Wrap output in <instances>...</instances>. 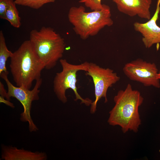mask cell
I'll return each instance as SVG.
<instances>
[{
	"mask_svg": "<svg viewBox=\"0 0 160 160\" xmlns=\"http://www.w3.org/2000/svg\"><path fill=\"white\" fill-rule=\"evenodd\" d=\"M59 62L62 67V71L57 73L53 82V90L58 99L63 103L67 101L66 92L68 89H72L76 97L75 100H80L81 103L87 106L91 105L92 101L89 98H83L77 91L76 86L78 71H86L89 62H85L78 65L69 63L65 59H60Z\"/></svg>",
	"mask_w": 160,
	"mask_h": 160,
	"instance_id": "cell-5",
	"label": "cell"
},
{
	"mask_svg": "<svg viewBox=\"0 0 160 160\" xmlns=\"http://www.w3.org/2000/svg\"><path fill=\"white\" fill-rule=\"evenodd\" d=\"M158 78L160 80V71L158 72Z\"/></svg>",
	"mask_w": 160,
	"mask_h": 160,
	"instance_id": "cell-19",
	"label": "cell"
},
{
	"mask_svg": "<svg viewBox=\"0 0 160 160\" xmlns=\"http://www.w3.org/2000/svg\"><path fill=\"white\" fill-rule=\"evenodd\" d=\"M12 0H0V17L5 20V14Z\"/></svg>",
	"mask_w": 160,
	"mask_h": 160,
	"instance_id": "cell-16",
	"label": "cell"
},
{
	"mask_svg": "<svg viewBox=\"0 0 160 160\" xmlns=\"http://www.w3.org/2000/svg\"><path fill=\"white\" fill-rule=\"evenodd\" d=\"M68 18L75 32L83 40L96 35L104 27L111 26L113 23L110 7L105 4L101 9L89 12H86L82 6L72 7L69 10Z\"/></svg>",
	"mask_w": 160,
	"mask_h": 160,
	"instance_id": "cell-3",
	"label": "cell"
},
{
	"mask_svg": "<svg viewBox=\"0 0 160 160\" xmlns=\"http://www.w3.org/2000/svg\"><path fill=\"white\" fill-rule=\"evenodd\" d=\"M13 52L8 50L7 47L4 35L2 31H0V74L2 72L8 73L6 67L7 59L10 58Z\"/></svg>",
	"mask_w": 160,
	"mask_h": 160,
	"instance_id": "cell-12",
	"label": "cell"
},
{
	"mask_svg": "<svg viewBox=\"0 0 160 160\" xmlns=\"http://www.w3.org/2000/svg\"><path fill=\"white\" fill-rule=\"evenodd\" d=\"M0 94L1 97L4 98H6L7 100H10V99L8 97L7 92H6L4 85L1 81L0 82Z\"/></svg>",
	"mask_w": 160,
	"mask_h": 160,
	"instance_id": "cell-17",
	"label": "cell"
},
{
	"mask_svg": "<svg viewBox=\"0 0 160 160\" xmlns=\"http://www.w3.org/2000/svg\"><path fill=\"white\" fill-rule=\"evenodd\" d=\"M15 1L12 0L5 14V19L13 27L20 28L21 25V18L16 6Z\"/></svg>",
	"mask_w": 160,
	"mask_h": 160,
	"instance_id": "cell-13",
	"label": "cell"
},
{
	"mask_svg": "<svg viewBox=\"0 0 160 160\" xmlns=\"http://www.w3.org/2000/svg\"><path fill=\"white\" fill-rule=\"evenodd\" d=\"M119 11L130 17L137 16L148 20L151 18L152 0H113Z\"/></svg>",
	"mask_w": 160,
	"mask_h": 160,
	"instance_id": "cell-10",
	"label": "cell"
},
{
	"mask_svg": "<svg viewBox=\"0 0 160 160\" xmlns=\"http://www.w3.org/2000/svg\"><path fill=\"white\" fill-rule=\"evenodd\" d=\"M79 2L84 4L92 11L100 10L104 6V4L101 3V0H80Z\"/></svg>",
	"mask_w": 160,
	"mask_h": 160,
	"instance_id": "cell-15",
	"label": "cell"
},
{
	"mask_svg": "<svg viewBox=\"0 0 160 160\" xmlns=\"http://www.w3.org/2000/svg\"><path fill=\"white\" fill-rule=\"evenodd\" d=\"M143 100L140 92L128 84L125 89L119 90L114 96L115 105L109 112L108 123L119 126L124 133L129 130L137 132L141 124L138 108Z\"/></svg>",
	"mask_w": 160,
	"mask_h": 160,
	"instance_id": "cell-1",
	"label": "cell"
},
{
	"mask_svg": "<svg viewBox=\"0 0 160 160\" xmlns=\"http://www.w3.org/2000/svg\"><path fill=\"white\" fill-rule=\"evenodd\" d=\"M1 159L4 160H46L47 156L44 152H33L3 145H1Z\"/></svg>",
	"mask_w": 160,
	"mask_h": 160,
	"instance_id": "cell-11",
	"label": "cell"
},
{
	"mask_svg": "<svg viewBox=\"0 0 160 160\" xmlns=\"http://www.w3.org/2000/svg\"><path fill=\"white\" fill-rule=\"evenodd\" d=\"M8 73L2 72L0 74L1 77L5 81L7 87V93L8 97L16 98L21 103L23 108V111L20 114V120L23 122H28L29 131L36 132L39 129L34 123L31 115V110L33 101L39 99V88L42 83L41 78L36 80L32 90L23 87H15L10 81L8 78Z\"/></svg>",
	"mask_w": 160,
	"mask_h": 160,
	"instance_id": "cell-6",
	"label": "cell"
},
{
	"mask_svg": "<svg viewBox=\"0 0 160 160\" xmlns=\"http://www.w3.org/2000/svg\"><path fill=\"white\" fill-rule=\"evenodd\" d=\"M29 40L45 68H53L62 59L65 44L64 39L53 28L43 26L39 31L32 30Z\"/></svg>",
	"mask_w": 160,
	"mask_h": 160,
	"instance_id": "cell-4",
	"label": "cell"
},
{
	"mask_svg": "<svg viewBox=\"0 0 160 160\" xmlns=\"http://www.w3.org/2000/svg\"><path fill=\"white\" fill-rule=\"evenodd\" d=\"M86 75L91 77L94 84L95 99L90 108L91 113L96 110L97 103L102 97L105 102H107V92L109 88L119 81L120 77L113 71L109 68L100 67L95 63L89 62Z\"/></svg>",
	"mask_w": 160,
	"mask_h": 160,
	"instance_id": "cell-7",
	"label": "cell"
},
{
	"mask_svg": "<svg viewBox=\"0 0 160 160\" xmlns=\"http://www.w3.org/2000/svg\"><path fill=\"white\" fill-rule=\"evenodd\" d=\"M10 58V71L16 86L30 89L33 81L41 78L45 67L30 40L24 41Z\"/></svg>",
	"mask_w": 160,
	"mask_h": 160,
	"instance_id": "cell-2",
	"label": "cell"
},
{
	"mask_svg": "<svg viewBox=\"0 0 160 160\" xmlns=\"http://www.w3.org/2000/svg\"><path fill=\"white\" fill-rule=\"evenodd\" d=\"M123 70L131 80L140 82L145 86L160 87L158 69L154 63L138 58L125 64Z\"/></svg>",
	"mask_w": 160,
	"mask_h": 160,
	"instance_id": "cell-8",
	"label": "cell"
},
{
	"mask_svg": "<svg viewBox=\"0 0 160 160\" xmlns=\"http://www.w3.org/2000/svg\"><path fill=\"white\" fill-rule=\"evenodd\" d=\"M160 12V0H157L155 12L151 18L145 23L136 22L134 23L135 30L142 36V41L146 48L160 44V27L156 23Z\"/></svg>",
	"mask_w": 160,
	"mask_h": 160,
	"instance_id": "cell-9",
	"label": "cell"
},
{
	"mask_svg": "<svg viewBox=\"0 0 160 160\" xmlns=\"http://www.w3.org/2000/svg\"><path fill=\"white\" fill-rule=\"evenodd\" d=\"M0 103H4L11 108H14L15 106L13 104L10 102V101L7 100V99L5 100L4 98L1 96L0 97Z\"/></svg>",
	"mask_w": 160,
	"mask_h": 160,
	"instance_id": "cell-18",
	"label": "cell"
},
{
	"mask_svg": "<svg viewBox=\"0 0 160 160\" xmlns=\"http://www.w3.org/2000/svg\"><path fill=\"white\" fill-rule=\"evenodd\" d=\"M55 0H15L16 4L38 9L44 4L54 2Z\"/></svg>",
	"mask_w": 160,
	"mask_h": 160,
	"instance_id": "cell-14",
	"label": "cell"
}]
</instances>
